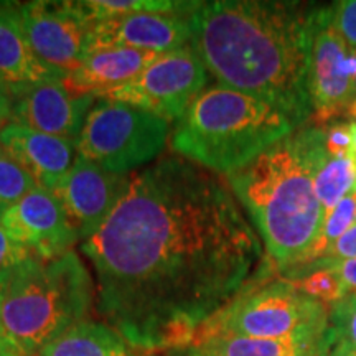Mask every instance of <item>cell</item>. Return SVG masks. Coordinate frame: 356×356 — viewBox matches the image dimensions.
<instances>
[{
	"label": "cell",
	"instance_id": "6da1fadb",
	"mask_svg": "<svg viewBox=\"0 0 356 356\" xmlns=\"http://www.w3.org/2000/svg\"><path fill=\"white\" fill-rule=\"evenodd\" d=\"M81 252L97 312L140 353L193 346L264 257L228 181L177 155L134 173Z\"/></svg>",
	"mask_w": 356,
	"mask_h": 356
},
{
	"label": "cell",
	"instance_id": "7a4b0ae2",
	"mask_svg": "<svg viewBox=\"0 0 356 356\" xmlns=\"http://www.w3.org/2000/svg\"><path fill=\"white\" fill-rule=\"evenodd\" d=\"M315 7L279 0L195 2L190 47L221 86L282 111L297 129L312 118L309 60Z\"/></svg>",
	"mask_w": 356,
	"mask_h": 356
},
{
	"label": "cell",
	"instance_id": "3957f363",
	"mask_svg": "<svg viewBox=\"0 0 356 356\" xmlns=\"http://www.w3.org/2000/svg\"><path fill=\"white\" fill-rule=\"evenodd\" d=\"M323 152V129L307 122L226 177L282 275L305 261L322 229L314 170Z\"/></svg>",
	"mask_w": 356,
	"mask_h": 356
},
{
	"label": "cell",
	"instance_id": "277c9868",
	"mask_svg": "<svg viewBox=\"0 0 356 356\" xmlns=\"http://www.w3.org/2000/svg\"><path fill=\"white\" fill-rule=\"evenodd\" d=\"M296 129L275 106L216 84L204 89L175 122L170 149L177 157L228 177Z\"/></svg>",
	"mask_w": 356,
	"mask_h": 356
},
{
	"label": "cell",
	"instance_id": "5b68a950",
	"mask_svg": "<svg viewBox=\"0 0 356 356\" xmlns=\"http://www.w3.org/2000/svg\"><path fill=\"white\" fill-rule=\"evenodd\" d=\"M95 293L92 275L74 249L55 259L32 254L0 291V328L25 356H35L88 320Z\"/></svg>",
	"mask_w": 356,
	"mask_h": 356
},
{
	"label": "cell",
	"instance_id": "8992f818",
	"mask_svg": "<svg viewBox=\"0 0 356 356\" xmlns=\"http://www.w3.org/2000/svg\"><path fill=\"white\" fill-rule=\"evenodd\" d=\"M332 328L328 305L312 299L291 280H252L200 332L197 343L213 335L310 338Z\"/></svg>",
	"mask_w": 356,
	"mask_h": 356
},
{
	"label": "cell",
	"instance_id": "52a82bcc",
	"mask_svg": "<svg viewBox=\"0 0 356 356\" xmlns=\"http://www.w3.org/2000/svg\"><path fill=\"white\" fill-rule=\"evenodd\" d=\"M170 122L131 104L96 99L76 142L78 154L104 170L131 175L157 162L170 140Z\"/></svg>",
	"mask_w": 356,
	"mask_h": 356
},
{
	"label": "cell",
	"instance_id": "ba28073f",
	"mask_svg": "<svg viewBox=\"0 0 356 356\" xmlns=\"http://www.w3.org/2000/svg\"><path fill=\"white\" fill-rule=\"evenodd\" d=\"M208 78L207 66L186 44L159 55L140 74L97 99L126 102L168 122H177L207 89Z\"/></svg>",
	"mask_w": 356,
	"mask_h": 356
},
{
	"label": "cell",
	"instance_id": "9c48e42d",
	"mask_svg": "<svg viewBox=\"0 0 356 356\" xmlns=\"http://www.w3.org/2000/svg\"><path fill=\"white\" fill-rule=\"evenodd\" d=\"M356 71L355 50H351L333 25L332 6L315 7L309 60L310 124L322 127L341 121L353 102Z\"/></svg>",
	"mask_w": 356,
	"mask_h": 356
},
{
	"label": "cell",
	"instance_id": "30bf717a",
	"mask_svg": "<svg viewBox=\"0 0 356 356\" xmlns=\"http://www.w3.org/2000/svg\"><path fill=\"white\" fill-rule=\"evenodd\" d=\"M25 37L43 65L68 76L91 50L92 24L78 2L20 3Z\"/></svg>",
	"mask_w": 356,
	"mask_h": 356
},
{
	"label": "cell",
	"instance_id": "8fae6325",
	"mask_svg": "<svg viewBox=\"0 0 356 356\" xmlns=\"http://www.w3.org/2000/svg\"><path fill=\"white\" fill-rule=\"evenodd\" d=\"M96 97L74 95L65 78H51L13 89L10 122L78 142Z\"/></svg>",
	"mask_w": 356,
	"mask_h": 356
},
{
	"label": "cell",
	"instance_id": "7c38bea8",
	"mask_svg": "<svg viewBox=\"0 0 356 356\" xmlns=\"http://www.w3.org/2000/svg\"><path fill=\"white\" fill-rule=\"evenodd\" d=\"M0 226L13 241L42 259L63 256L79 243L63 204L51 190L40 185L0 215Z\"/></svg>",
	"mask_w": 356,
	"mask_h": 356
},
{
	"label": "cell",
	"instance_id": "4fadbf2b",
	"mask_svg": "<svg viewBox=\"0 0 356 356\" xmlns=\"http://www.w3.org/2000/svg\"><path fill=\"white\" fill-rule=\"evenodd\" d=\"M129 181L131 175H118L104 170L78 154L74 165L56 185L53 193L63 204L79 241L84 243L91 238L108 220L126 193Z\"/></svg>",
	"mask_w": 356,
	"mask_h": 356
},
{
	"label": "cell",
	"instance_id": "5bb4252c",
	"mask_svg": "<svg viewBox=\"0 0 356 356\" xmlns=\"http://www.w3.org/2000/svg\"><path fill=\"white\" fill-rule=\"evenodd\" d=\"M188 12L137 13L122 19L97 22L92 25L89 51L99 48H132L162 55L184 48L191 40Z\"/></svg>",
	"mask_w": 356,
	"mask_h": 356
},
{
	"label": "cell",
	"instance_id": "9a60e30c",
	"mask_svg": "<svg viewBox=\"0 0 356 356\" xmlns=\"http://www.w3.org/2000/svg\"><path fill=\"white\" fill-rule=\"evenodd\" d=\"M2 147L40 186L55 190L78 157L76 142L43 134L20 124L7 122L0 129Z\"/></svg>",
	"mask_w": 356,
	"mask_h": 356
},
{
	"label": "cell",
	"instance_id": "2e32d148",
	"mask_svg": "<svg viewBox=\"0 0 356 356\" xmlns=\"http://www.w3.org/2000/svg\"><path fill=\"white\" fill-rule=\"evenodd\" d=\"M157 56L132 48H99L89 51L65 81L74 95H91L97 99L140 74Z\"/></svg>",
	"mask_w": 356,
	"mask_h": 356
},
{
	"label": "cell",
	"instance_id": "e0dca14e",
	"mask_svg": "<svg viewBox=\"0 0 356 356\" xmlns=\"http://www.w3.org/2000/svg\"><path fill=\"white\" fill-rule=\"evenodd\" d=\"M0 78L10 88V95L13 89L43 79H66L35 56L25 37L20 3L15 2H0Z\"/></svg>",
	"mask_w": 356,
	"mask_h": 356
},
{
	"label": "cell",
	"instance_id": "ac0fdd59",
	"mask_svg": "<svg viewBox=\"0 0 356 356\" xmlns=\"http://www.w3.org/2000/svg\"><path fill=\"white\" fill-rule=\"evenodd\" d=\"M106 322L84 320L68 328L37 356H142Z\"/></svg>",
	"mask_w": 356,
	"mask_h": 356
},
{
	"label": "cell",
	"instance_id": "d6986e66",
	"mask_svg": "<svg viewBox=\"0 0 356 356\" xmlns=\"http://www.w3.org/2000/svg\"><path fill=\"white\" fill-rule=\"evenodd\" d=\"M332 335V328L310 338H251L238 335H213L200 341L213 356H299L317 350Z\"/></svg>",
	"mask_w": 356,
	"mask_h": 356
},
{
	"label": "cell",
	"instance_id": "ffe728a7",
	"mask_svg": "<svg viewBox=\"0 0 356 356\" xmlns=\"http://www.w3.org/2000/svg\"><path fill=\"white\" fill-rule=\"evenodd\" d=\"M314 188L327 216L356 188L353 157L333 159L325 150L314 170Z\"/></svg>",
	"mask_w": 356,
	"mask_h": 356
},
{
	"label": "cell",
	"instance_id": "44dd1931",
	"mask_svg": "<svg viewBox=\"0 0 356 356\" xmlns=\"http://www.w3.org/2000/svg\"><path fill=\"white\" fill-rule=\"evenodd\" d=\"M92 25L97 22L122 19L137 13H178L188 12L195 2L172 0H81L78 2Z\"/></svg>",
	"mask_w": 356,
	"mask_h": 356
},
{
	"label": "cell",
	"instance_id": "7402d4cb",
	"mask_svg": "<svg viewBox=\"0 0 356 356\" xmlns=\"http://www.w3.org/2000/svg\"><path fill=\"white\" fill-rule=\"evenodd\" d=\"M38 184L0 147V215L19 203Z\"/></svg>",
	"mask_w": 356,
	"mask_h": 356
},
{
	"label": "cell",
	"instance_id": "603a6c76",
	"mask_svg": "<svg viewBox=\"0 0 356 356\" xmlns=\"http://www.w3.org/2000/svg\"><path fill=\"white\" fill-rule=\"evenodd\" d=\"M300 289L302 292L312 297V299L320 300L325 305H335L337 302L346 297V291L341 280L330 269H315L310 270L300 277L291 280Z\"/></svg>",
	"mask_w": 356,
	"mask_h": 356
},
{
	"label": "cell",
	"instance_id": "cb8c5ba5",
	"mask_svg": "<svg viewBox=\"0 0 356 356\" xmlns=\"http://www.w3.org/2000/svg\"><path fill=\"white\" fill-rule=\"evenodd\" d=\"M330 323L337 337L356 350V296H346L330 307Z\"/></svg>",
	"mask_w": 356,
	"mask_h": 356
},
{
	"label": "cell",
	"instance_id": "d4e9b609",
	"mask_svg": "<svg viewBox=\"0 0 356 356\" xmlns=\"http://www.w3.org/2000/svg\"><path fill=\"white\" fill-rule=\"evenodd\" d=\"M323 145L333 159L353 157V134L348 121H333L322 126Z\"/></svg>",
	"mask_w": 356,
	"mask_h": 356
},
{
	"label": "cell",
	"instance_id": "484cf974",
	"mask_svg": "<svg viewBox=\"0 0 356 356\" xmlns=\"http://www.w3.org/2000/svg\"><path fill=\"white\" fill-rule=\"evenodd\" d=\"M32 254V251L13 241L10 236L6 233V229L0 226V291L6 287L8 279L17 270V267Z\"/></svg>",
	"mask_w": 356,
	"mask_h": 356
},
{
	"label": "cell",
	"instance_id": "4316f807",
	"mask_svg": "<svg viewBox=\"0 0 356 356\" xmlns=\"http://www.w3.org/2000/svg\"><path fill=\"white\" fill-rule=\"evenodd\" d=\"M355 257H356V226L350 228L345 234H341L340 238H338L337 241L327 249V251H325L322 259H320L318 262H315L314 266L309 267L307 270H304L300 275L310 273V270L320 269V267H323L327 264H332V262L355 259ZM300 275H297V277H300Z\"/></svg>",
	"mask_w": 356,
	"mask_h": 356
},
{
	"label": "cell",
	"instance_id": "83f0119b",
	"mask_svg": "<svg viewBox=\"0 0 356 356\" xmlns=\"http://www.w3.org/2000/svg\"><path fill=\"white\" fill-rule=\"evenodd\" d=\"M333 25L351 50H356V0H341L332 6Z\"/></svg>",
	"mask_w": 356,
	"mask_h": 356
},
{
	"label": "cell",
	"instance_id": "f1b7e54d",
	"mask_svg": "<svg viewBox=\"0 0 356 356\" xmlns=\"http://www.w3.org/2000/svg\"><path fill=\"white\" fill-rule=\"evenodd\" d=\"M325 269H330L337 274V277L343 284L346 296H356V257L355 259H346L340 262H332V264L323 266ZM322 269V267H320Z\"/></svg>",
	"mask_w": 356,
	"mask_h": 356
},
{
	"label": "cell",
	"instance_id": "f546056e",
	"mask_svg": "<svg viewBox=\"0 0 356 356\" xmlns=\"http://www.w3.org/2000/svg\"><path fill=\"white\" fill-rule=\"evenodd\" d=\"M0 356H25L19 346L8 338L6 333L0 332Z\"/></svg>",
	"mask_w": 356,
	"mask_h": 356
},
{
	"label": "cell",
	"instance_id": "4dcf8cb0",
	"mask_svg": "<svg viewBox=\"0 0 356 356\" xmlns=\"http://www.w3.org/2000/svg\"><path fill=\"white\" fill-rule=\"evenodd\" d=\"M337 335V333H335ZM330 356H356V350L353 346H350L346 341L340 340V338H335V343L332 346Z\"/></svg>",
	"mask_w": 356,
	"mask_h": 356
},
{
	"label": "cell",
	"instance_id": "1f68e13d",
	"mask_svg": "<svg viewBox=\"0 0 356 356\" xmlns=\"http://www.w3.org/2000/svg\"><path fill=\"white\" fill-rule=\"evenodd\" d=\"M335 338H337L335 330L332 328V335L328 337V340L323 341V343L320 345L317 350L309 351V353H304V355H299V356H328V355H330V351H332L333 343H335Z\"/></svg>",
	"mask_w": 356,
	"mask_h": 356
},
{
	"label": "cell",
	"instance_id": "d6a6232c",
	"mask_svg": "<svg viewBox=\"0 0 356 356\" xmlns=\"http://www.w3.org/2000/svg\"><path fill=\"white\" fill-rule=\"evenodd\" d=\"M10 122V99H0V129Z\"/></svg>",
	"mask_w": 356,
	"mask_h": 356
},
{
	"label": "cell",
	"instance_id": "836d02e7",
	"mask_svg": "<svg viewBox=\"0 0 356 356\" xmlns=\"http://www.w3.org/2000/svg\"><path fill=\"white\" fill-rule=\"evenodd\" d=\"M355 56H356V50H355ZM353 91H355L353 102H351V104H350V108H348V111H346V114H345V118H343L345 121H348V122H356V71H355Z\"/></svg>",
	"mask_w": 356,
	"mask_h": 356
},
{
	"label": "cell",
	"instance_id": "e575fe53",
	"mask_svg": "<svg viewBox=\"0 0 356 356\" xmlns=\"http://www.w3.org/2000/svg\"><path fill=\"white\" fill-rule=\"evenodd\" d=\"M185 356H213V355L207 348H204V346L193 345V346H190L188 350H186Z\"/></svg>",
	"mask_w": 356,
	"mask_h": 356
},
{
	"label": "cell",
	"instance_id": "d590c367",
	"mask_svg": "<svg viewBox=\"0 0 356 356\" xmlns=\"http://www.w3.org/2000/svg\"><path fill=\"white\" fill-rule=\"evenodd\" d=\"M0 99H10V88L0 78Z\"/></svg>",
	"mask_w": 356,
	"mask_h": 356
},
{
	"label": "cell",
	"instance_id": "8d00e7d4",
	"mask_svg": "<svg viewBox=\"0 0 356 356\" xmlns=\"http://www.w3.org/2000/svg\"><path fill=\"white\" fill-rule=\"evenodd\" d=\"M351 124V134H353V154H356V122Z\"/></svg>",
	"mask_w": 356,
	"mask_h": 356
},
{
	"label": "cell",
	"instance_id": "74e56055",
	"mask_svg": "<svg viewBox=\"0 0 356 356\" xmlns=\"http://www.w3.org/2000/svg\"><path fill=\"white\" fill-rule=\"evenodd\" d=\"M142 356H165V355H162V353H145V355H142Z\"/></svg>",
	"mask_w": 356,
	"mask_h": 356
},
{
	"label": "cell",
	"instance_id": "f35d334b",
	"mask_svg": "<svg viewBox=\"0 0 356 356\" xmlns=\"http://www.w3.org/2000/svg\"><path fill=\"white\" fill-rule=\"evenodd\" d=\"M353 160H355V167H356V154H353Z\"/></svg>",
	"mask_w": 356,
	"mask_h": 356
},
{
	"label": "cell",
	"instance_id": "ab89813d",
	"mask_svg": "<svg viewBox=\"0 0 356 356\" xmlns=\"http://www.w3.org/2000/svg\"><path fill=\"white\" fill-rule=\"evenodd\" d=\"M355 226H356V210H355Z\"/></svg>",
	"mask_w": 356,
	"mask_h": 356
},
{
	"label": "cell",
	"instance_id": "60d3db41",
	"mask_svg": "<svg viewBox=\"0 0 356 356\" xmlns=\"http://www.w3.org/2000/svg\"><path fill=\"white\" fill-rule=\"evenodd\" d=\"M0 332H2V328H0Z\"/></svg>",
	"mask_w": 356,
	"mask_h": 356
},
{
	"label": "cell",
	"instance_id": "b9f144b4",
	"mask_svg": "<svg viewBox=\"0 0 356 356\" xmlns=\"http://www.w3.org/2000/svg\"><path fill=\"white\" fill-rule=\"evenodd\" d=\"M328 356H330V355H328Z\"/></svg>",
	"mask_w": 356,
	"mask_h": 356
}]
</instances>
